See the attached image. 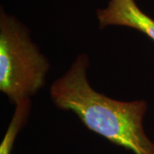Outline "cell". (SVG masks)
Here are the masks:
<instances>
[{
  "instance_id": "1",
  "label": "cell",
  "mask_w": 154,
  "mask_h": 154,
  "mask_svg": "<svg viewBox=\"0 0 154 154\" xmlns=\"http://www.w3.org/2000/svg\"><path fill=\"white\" fill-rule=\"evenodd\" d=\"M89 58L79 54L50 88L57 108L73 111L89 130L134 154H154V142L145 132V100L120 101L98 93L88 79Z\"/></svg>"
},
{
  "instance_id": "2",
  "label": "cell",
  "mask_w": 154,
  "mask_h": 154,
  "mask_svg": "<svg viewBox=\"0 0 154 154\" xmlns=\"http://www.w3.org/2000/svg\"><path fill=\"white\" fill-rule=\"evenodd\" d=\"M49 69L28 28L1 7L0 91L14 105L31 99L45 86Z\"/></svg>"
},
{
  "instance_id": "3",
  "label": "cell",
  "mask_w": 154,
  "mask_h": 154,
  "mask_svg": "<svg viewBox=\"0 0 154 154\" xmlns=\"http://www.w3.org/2000/svg\"><path fill=\"white\" fill-rule=\"evenodd\" d=\"M100 29L125 27L144 33L154 42V19L146 15L135 0H109L105 8L96 11Z\"/></svg>"
},
{
  "instance_id": "4",
  "label": "cell",
  "mask_w": 154,
  "mask_h": 154,
  "mask_svg": "<svg viewBox=\"0 0 154 154\" xmlns=\"http://www.w3.org/2000/svg\"><path fill=\"white\" fill-rule=\"evenodd\" d=\"M31 107V99H26L16 105V109L12 116L11 122L0 144V154H11L18 134L28 122Z\"/></svg>"
}]
</instances>
